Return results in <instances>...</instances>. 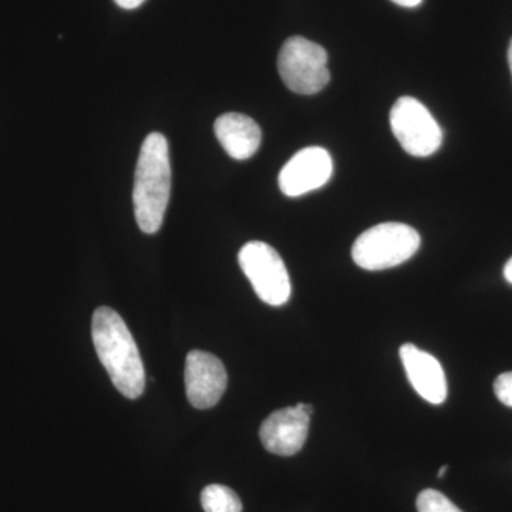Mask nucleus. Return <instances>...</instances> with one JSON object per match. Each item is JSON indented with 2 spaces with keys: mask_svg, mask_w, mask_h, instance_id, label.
<instances>
[{
  "mask_svg": "<svg viewBox=\"0 0 512 512\" xmlns=\"http://www.w3.org/2000/svg\"><path fill=\"white\" fill-rule=\"evenodd\" d=\"M92 335L111 382L127 399H138L146 389V370L126 322L113 309L101 306L93 315Z\"/></svg>",
  "mask_w": 512,
  "mask_h": 512,
  "instance_id": "f257e3e1",
  "label": "nucleus"
},
{
  "mask_svg": "<svg viewBox=\"0 0 512 512\" xmlns=\"http://www.w3.org/2000/svg\"><path fill=\"white\" fill-rule=\"evenodd\" d=\"M171 194V163L167 138L148 134L138 156L134 175V214L138 227L156 234L163 225Z\"/></svg>",
  "mask_w": 512,
  "mask_h": 512,
  "instance_id": "f03ea898",
  "label": "nucleus"
},
{
  "mask_svg": "<svg viewBox=\"0 0 512 512\" xmlns=\"http://www.w3.org/2000/svg\"><path fill=\"white\" fill-rule=\"evenodd\" d=\"M420 244L416 229L399 222H384L367 229L356 239L352 258L366 271H383L409 261L419 251Z\"/></svg>",
  "mask_w": 512,
  "mask_h": 512,
  "instance_id": "7ed1b4c3",
  "label": "nucleus"
},
{
  "mask_svg": "<svg viewBox=\"0 0 512 512\" xmlns=\"http://www.w3.org/2000/svg\"><path fill=\"white\" fill-rule=\"evenodd\" d=\"M278 70L288 89L303 96L319 93L330 80L328 53L301 36L289 37L281 47Z\"/></svg>",
  "mask_w": 512,
  "mask_h": 512,
  "instance_id": "20e7f679",
  "label": "nucleus"
},
{
  "mask_svg": "<svg viewBox=\"0 0 512 512\" xmlns=\"http://www.w3.org/2000/svg\"><path fill=\"white\" fill-rule=\"evenodd\" d=\"M238 261L262 302L282 306L289 301L292 286L288 269L271 245L261 241L248 242L239 251Z\"/></svg>",
  "mask_w": 512,
  "mask_h": 512,
  "instance_id": "39448f33",
  "label": "nucleus"
},
{
  "mask_svg": "<svg viewBox=\"0 0 512 512\" xmlns=\"http://www.w3.org/2000/svg\"><path fill=\"white\" fill-rule=\"evenodd\" d=\"M390 127L403 150L413 157H430L443 143V130L421 101L400 97L390 111Z\"/></svg>",
  "mask_w": 512,
  "mask_h": 512,
  "instance_id": "423d86ee",
  "label": "nucleus"
},
{
  "mask_svg": "<svg viewBox=\"0 0 512 512\" xmlns=\"http://www.w3.org/2000/svg\"><path fill=\"white\" fill-rule=\"evenodd\" d=\"M228 375L217 356L192 350L185 360V390L195 409H211L227 390Z\"/></svg>",
  "mask_w": 512,
  "mask_h": 512,
  "instance_id": "0eeeda50",
  "label": "nucleus"
},
{
  "mask_svg": "<svg viewBox=\"0 0 512 512\" xmlns=\"http://www.w3.org/2000/svg\"><path fill=\"white\" fill-rule=\"evenodd\" d=\"M332 174L333 160L329 151L322 147H306L282 168L279 188L286 197H302L328 184Z\"/></svg>",
  "mask_w": 512,
  "mask_h": 512,
  "instance_id": "6e6552de",
  "label": "nucleus"
},
{
  "mask_svg": "<svg viewBox=\"0 0 512 512\" xmlns=\"http://www.w3.org/2000/svg\"><path fill=\"white\" fill-rule=\"evenodd\" d=\"M311 417L298 407L276 410L266 417L259 430L262 444L276 456H295L308 439Z\"/></svg>",
  "mask_w": 512,
  "mask_h": 512,
  "instance_id": "1a4fd4ad",
  "label": "nucleus"
},
{
  "mask_svg": "<svg viewBox=\"0 0 512 512\" xmlns=\"http://www.w3.org/2000/svg\"><path fill=\"white\" fill-rule=\"evenodd\" d=\"M404 370L413 389L421 399L431 404H441L447 399V379L439 360L430 353L420 350L412 343L400 348Z\"/></svg>",
  "mask_w": 512,
  "mask_h": 512,
  "instance_id": "9d476101",
  "label": "nucleus"
},
{
  "mask_svg": "<svg viewBox=\"0 0 512 512\" xmlns=\"http://www.w3.org/2000/svg\"><path fill=\"white\" fill-rule=\"evenodd\" d=\"M215 136L228 156L248 160L262 143V131L251 117L241 113H225L214 124Z\"/></svg>",
  "mask_w": 512,
  "mask_h": 512,
  "instance_id": "9b49d317",
  "label": "nucleus"
},
{
  "mask_svg": "<svg viewBox=\"0 0 512 512\" xmlns=\"http://www.w3.org/2000/svg\"><path fill=\"white\" fill-rule=\"evenodd\" d=\"M201 505L205 512H242L241 500L227 485H207L201 493Z\"/></svg>",
  "mask_w": 512,
  "mask_h": 512,
  "instance_id": "f8f14e48",
  "label": "nucleus"
},
{
  "mask_svg": "<svg viewBox=\"0 0 512 512\" xmlns=\"http://www.w3.org/2000/svg\"><path fill=\"white\" fill-rule=\"evenodd\" d=\"M417 511L419 512H463L446 495L437 490L421 491L417 497Z\"/></svg>",
  "mask_w": 512,
  "mask_h": 512,
  "instance_id": "ddd939ff",
  "label": "nucleus"
},
{
  "mask_svg": "<svg viewBox=\"0 0 512 512\" xmlns=\"http://www.w3.org/2000/svg\"><path fill=\"white\" fill-rule=\"evenodd\" d=\"M494 393L505 406L512 407V372L503 373L494 383Z\"/></svg>",
  "mask_w": 512,
  "mask_h": 512,
  "instance_id": "4468645a",
  "label": "nucleus"
},
{
  "mask_svg": "<svg viewBox=\"0 0 512 512\" xmlns=\"http://www.w3.org/2000/svg\"><path fill=\"white\" fill-rule=\"evenodd\" d=\"M120 8L131 10L140 8L146 0H114Z\"/></svg>",
  "mask_w": 512,
  "mask_h": 512,
  "instance_id": "2eb2a0df",
  "label": "nucleus"
},
{
  "mask_svg": "<svg viewBox=\"0 0 512 512\" xmlns=\"http://www.w3.org/2000/svg\"><path fill=\"white\" fill-rule=\"evenodd\" d=\"M396 5L403 6V8H417L423 3V0H392Z\"/></svg>",
  "mask_w": 512,
  "mask_h": 512,
  "instance_id": "dca6fc26",
  "label": "nucleus"
},
{
  "mask_svg": "<svg viewBox=\"0 0 512 512\" xmlns=\"http://www.w3.org/2000/svg\"><path fill=\"white\" fill-rule=\"evenodd\" d=\"M504 278L512 285V258L504 266Z\"/></svg>",
  "mask_w": 512,
  "mask_h": 512,
  "instance_id": "f3484780",
  "label": "nucleus"
},
{
  "mask_svg": "<svg viewBox=\"0 0 512 512\" xmlns=\"http://www.w3.org/2000/svg\"><path fill=\"white\" fill-rule=\"evenodd\" d=\"M296 407H298V409H301L303 413L308 414L309 417H311L313 412H315V410H313L312 404L298 403L296 404Z\"/></svg>",
  "mask_w": 512,
  "mask_h": 512,
  "instance_id": "a211bd4d",
  "label": "nucleus"
},
{
  "mask_svg": "<svg viewBox=\"0 0 512 512\" xmlns=\"http://www.w3.org/2000/svg\"><path fill=\"white\" fill-rule=\"evenodd\" d=\"M508 63H510V70L512 74V39L510 43V47H508Z\"/></svg>",
  "mask_w": 512,
  "mask_h": 512,
  "instance_id": "6ab92c4d",
  "label": "nucleus"
},
{
  "mask_svg": "<svg viewBox=\"0 0 512 512\" xmlns=\"http://www.w3.org/2000/svg\"><path fill=\"white\" fill-rule=\"evenodd\" d=\"M447 470H448L447 466L441 467L440 471H439V474H437V476H439V478H441L443 476H446Z\"/></svg>",
  "mask_w": 512,
  "mask_h": 512,
  "instance_id": "aec40b11",
  "label": "nucleus"
}]
</instances>
